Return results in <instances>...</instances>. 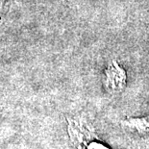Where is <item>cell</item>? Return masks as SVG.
Returning <instances> with one entry per match:
<instances>
[{"instance_id": "3957f363", "label": "cell", "mask_w": 149, "mask_h": 149, "mask_svg": "<svg viewBox=\"0 0 149 149\" xmlns=\"http://www.w3.org/2000/svg\"><path fill=\"white\" fill-rule=\"evenodd\" d=\"M87 149H108L106 146L98 143V142H91L87 146Z\"/></svg>"}, {"instance_id": "6da1fadb", "label": "cell", "mask_w": 149, "mask_h": 149, "mask_svg": "<svg viewBox=\"0 0 149 149\" xmlns=\"http://www.w3.org/2000/svg\"><path fill=\"white\" fill-rule=\"evenodd\" d=\"M106 86L110 91H119L125 86V72L117 65L110 66L106 72Z\"/></svg>"}, {"instance_id": "7a4b0ae2", "label": "cell", "mask_w": 149, "mask_h": 149, "mask_svg": "<svg viewBox=\"0 0 149 149\" xmlns=\"http://www.w3.org/2000/svg\"><path fill=\"white\" fill-rule=\"evenodd\" d=\"M124 130L139 136L149 135V116L129 118L121 122Z\"/></svg>"}]
</instances>
